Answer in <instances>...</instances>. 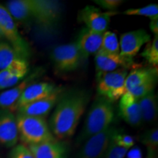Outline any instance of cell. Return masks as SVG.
I'll list each match as a JSON object with an SVG mask.
<instances>
[{"label":"cell","mask_w":158,"mask_h":158,"mask_svg":"<svg viewBox=\"0 0 158 158\" xmlns=\"http://www.w3.org/2000/svg\"><path fill=\"white\" fill-rule=\"evenodd\" d=\"M9 158H35L30 150L23 144H17L10 152Z\"/></svg>","instance_id":"30"},{"label":"cell","mask_w":158,"mask_h":158,"mask_svg":"<svg viewBox=\"0 0 158 158\" xmlns=\"http://www.w3.org/2000/svg\"><path fill=\"white\" fill-rule=\"evenodd\" d=\"M157 68H135L128 73L124 82V90L129 92L147 81L157 78Z\"/></svg>","instance_id":"21"},{"label":"cell","mask_w":158,"mask_h":158,"mask_svg":"<svg viewBox=\"0 0 158 158\" xmlns=\"http://www.w3.org/2000/svg\"><path fill=\"white\" fill-rule=\"evenodd\" d=\"M146 158H157V153H152V152H147V155Z\"/></svg>","instance_id":"35"},{"label":"cell","mask_w":158,"mask_h":158,"mask_svg":"<svg viewBox=\"0 0 158 158\" xmlns=\"http://www.w3.org/2000/svg\"><path fill=\"white\" fill-rule=\"evenodd\" d=\"M16 123L19 138L23 145H36L54 140L48 124L44 118L17 114Z\"/></svg>","instance_id":"3"},{"label":"cell","mask_w":158,"mask_h":158,"mask_svg":"<svg viewBox=\"0 0 158 158\" xmlns=\"http://www.w3.org/2000/svg\"><path fill=\"white\" fill-rule=\"evenodd\" d=\"M51 58L54 68L61 73L76 70L84 62L76 42L55 47L51 52Z\"/></svg>","instance_id":"7"},{"label":"cell","mask_w":158,"mask_h":158,"mask_svg":"<svg viewBox=\"0 0 158 158\" xmlns=\"http://www.w3.org/2000/svg\"><path fill=\"white\" fill-rule=\"evenodd\" d=\"M103 33L84 28L79 32L76 43L84 61L92 54H96L101 47Z\"/></svg>","instance_id":"18"},{"label":"cell","mask_w":158,"mask_h":158,"mask_svg":"<svg viewBox=\"0 0 158 158\" xmlns=\"http://www.w3.org/2000/svg\"><path fill=\"white\" fill-rule=\"evenodd\" d=\"M94 2L108 11H115L123 3L121 0H94Z\"/></svg>","instance_id":"32"},{"label":"cell","mask_w":158,"mask_h":158,"mask_svg":"<svg viewBox=\"0 0 158 158\" xmlns=\"http://www.w3.org/2000/svg\"><path fill=\"white\" fill-rule=\"evenodd\" d=\"M113 142L118 147L130 149L135 145V138L128 134L122 133L119 130L114 136Z\"/></svg>","instance_id":"29"},{"label":"cell","mask_w":158,"mask_h":158,"mask_svg":"<svg viewBox=\"0 0 158 158\" xmlns=\"http://www.w3.org/2000/svg\"><path fill=\"white\" fill-rule=\"evenodd\" d=\"M64 92V89L59 86L51 95L19 108L16 110L17 114L45 118L58 103Z\"/></svg>","instance_id":"12"},{"label":"cell","mask_w":158,"mask_h":158,"mask_svg":"<svg viewBox=\"0 0 158 158\" xmlns=\"http://www.w3.org/2000/svg\"><path fill=\"white\" fill-rule=\"evenodd\" d=\"M128 150L129 149L118 147L112 141L104 157L105 158H124Z\"/></svg>","instance_id":"31"},{"label":"cell","mask_w":158,"mask_h":158,"mask_svg":"<svg viewBox=\"0 0 158 158\" xmlns=\"http://www.w3.org/2000/svg\"><path fill=\"white\" fill-rule=\"evenodd\" d=\"M140 141L147 147V152L157 153L158 147V129L153 127L148 130L140 138Z\"/></svg>","instance_id":"26"},{"label":"cell","mask_w":158,"mask_h":158,"mask_svg":"<svg viewBox=\"0 0 158 158\" xmlns=\"http://www.w3.org/2000/svg\"><path fill=\"white\" fill-rule=\"evenodd\" d=\"M118 110L124 121L133 127H138L141 124L142 116L138 100L126 92L119 99Z\"/></svg>","instance_id":"17"},{"label":"cell","mask_w":158,"mask_h":158,"mask_svg":"<svg viewBox=\"0 0 158 158\" xmlns=\"http://www.w3.org/2000/svg\"><path fill=\"white\" fill-rule=\"evenodd\" d=\"M27 147L35 158H67L66 145L56 138Z\"/></svg>","instance_id":"19"},{"label":"cell","mask_w":158,"mask_h":158,"mask_svg":"<svg viewBox=\"0 0 158 158\" xmlns=\"http://www.w3.org/2000/svg\"><path fill=\"white\" fill-rule=\"evenodd\" d=\"M57 86L52 83L45 81H37L31 84L26 89L22 95L17 102L16 110L19 108L31 102L37 101L41 99L46 98L58 89Z\"/></svg>","instance_id":"16"},{"label":"cell","mask_w":158,"mask_h":158,"mask_svg":"<svg viewBox=\"0 0 158 158\" xmlns=\"http://www.w3.org/2000/svg\"><path fill=\"white\" fill-rule=\"evenodd\" d=\"M151 40V35L145 29L127 31L121 35L119 55L124 58L133 59L143 45Z\"/></svg>","instance_id":"11"},{"label":"cell","mask_w":158,"mask_h":158,"mask_svg":"<svg viewBox=\"0 0 158 158\" xmlns=\"http://www.w3.org/2000/svg\"><path fill=\"white\" fill-rule=\"evenodd\" d=\"M127 158H143V152L139 147H133L126 154Z\"/></svg>","instance_id":"33"},{"label":"cell","mask_w":158,"mask_h":158,"mask_svg":"<svg viewBox=\"0 0 158 158\" xmlns=\"http://www.w3.org/2000/svg\"><path fill=\"white\" fill-rule=\"evenodd\" d=\"M129 70L118 69L112 72L97 75V90L99 95L114 102L125 93L124 82Z\"/></svg>","instance_id":"5"},{"label":"cell","mask_w":158,"mask_h":158,"mask_svg":"<svg viewBox=\"0 0 158 158\" xmlns=\"http://www.w3.org/2000/svg\"><path fill=\"white\" fill-rule=\"evenodd\" d=\"M149 27L154 35H158V19L151 20L149 23Z\"/></svg>","instance_id":"34"},{"label":"cell","mask_w":158,"mask_h":158,"mask_svg":"<svg viewBox=\"0 0 158 158\" xmlns=\"http://www.w3.org/2000/svg\"><path fill=\"white\" fill-rule=\"evenodd\" d=\"M19 139L16 116L8 110L0 109V144L13 148Z\"/></svg>","instance_id":"14"},{"label":"cell","mask_w":158,"mask_h":158,"mask_svg":"<svg viewBox=\"0 0 158 158\" xmlns=\"http://www.w3.org/2000/svg\"><path fill=\"white\" fill-rule=\"evenodd\" d=\"M116 11H102L92 5H87L78 13V21L86 25V28L96 32L107 31L111 18L117 14Z\"/></svg>","instance_id":"10"},{"label":"cell","mask_w":158,"mask_h":158,"mask_svg":"<svg viewBox=\"0 0 158 158\" xmlns=\"http://www.w3.org/2000/svg\"><path fill=\"white\" fill-rule=\"evenodd\" d=\"M2 38H3V35H2V34L1 31H0V40L2 39Z\"/></svg>","instance_id":"36"},{"label":"cell","mask_w":158,"mask_h":158,"mask_svg":"<svg viewBox=\"0 0 158 158\" xmlns=\"http://www.w3.org/2000/svg\"><path fill=\"white\" fill-rule=\"evenodd\" d=\"M119 130L113 124L100 133L92 135L84 143L78 158H102L106 155L114 136Z\"/></svg>","instance_id":"6"},{"label":"cell","mask_w":158,"mask_h":158,"mask_svg":"<svg viewBox=\"0 0 158 158\" xmlns=\"http://www.w3.org/2000/svg\"><path fill=\"white\" fill-rule=\"evenodd\" d=\"M100 51L108 54H119V41L116 33L108 30L105 31Z\"/></svg>","instance_id":"24"},{"label":"cell","mask_w":158,"mask_h":158,"mask_svg":"<svg viewBox=\"0 0 158 158\" xmlns=\"http://www.w3.org/2000/svg\"><path fill=\"white\" fill-rule=\"evenodd\" d=\"M141 56L153 68L158 64V35H155L152 40L147 43Z\"/></svg>","instance_id":"25"},{"label":"cell","mask_w":158,"mask_h":158,"mask_svg":"<svg viewBox=\"0 0 158 158\" xmlns=\"http://www.w3.org/2000/svg\"><path fill=\"white\" fill-rule=\"evenodd\" d=\"M123 13L127 15H141L149 18L151 20H156L158 19V5L152 4L140 8H130Z\"/></svg>","instance_id":"27"},{"label":"cell","mask_w":158,"mask_h":158,"mask_svg":"<svg viewBox=\"0 0 158 158\" xmlns=\"http://www.w3.org/2000/svg\"><path fill=\"white\" fill-rule=\"evenodd\" d=\"M141 112L142 121L152 123L157 117V97L155 90L138 100Z\"/></svg>","instance_id":"22"},{"label":"cell","mask_w":158,"mask_h":158,"mask_svg":"<svg viewBox=\"0 0 158 158\" xmlns=\"http://www.w3.org/2000/svg\"><path fill=\"white\" fill-rule=\"evenodd\" d=\"M32 20L44 31H51L56 27L60 15V7L56 1L31 0Z\"/></svg>","instance_id":"8"},{"label":"cell","mask_w":158,"mask_h":158,"mask_svg":"<svg viewBox=\"0 0 158 158\" xmlns=\"http://www.w3.org/2000/svg\"><path fill=\"white\" fill-rule=\"evenodd\" d=\"M4 6L15 23L28 24L33 21L31 0H10Z\"/></svg>","instance_id":"20"},{"label":"cell","mask_w":158,"mask_h":158,"mask_svg":"<svg viewBox=\"0 0 158 158\" xmlns=\"http://www.w3.org/2000/svg\"><path fill=\"white\" fill-rule=\"evenodd\" d=\"M157 82V78H155L147 81V82L143 83L138 87H136L132 91L129 92V93L131 94L133 98H135L136 100H139L140 98H143L145 95H147L151 92L155 90Z\"/></svg>","instance_id":"28"},{"label":"cell","mask_w":158,"mask_h":158,"mask_svg":"<svg viewBox=\"0 0 158 158\" xmlns=\"http://www.w3.org/2000/svg\"><path fill=\"white\" fill-rule=\"evenodd\" d=\"M44 74L41 68L30 71L29 73L13 87L0 92V109L8 110L14 113L16 111L17 102L26 89L31 84L38 81L39 78Z\"/></svg>","instance_id":"9"},{"label":"cell","mask_w":158,"mask_h":158,"mask_svg":"<svg viewBox=\"0 0 158 158\" xmlns=\"http://www.w3.org/2000/svg\"><path fill=\"white\" fill-rule=\"evenodd\" d=\"M114 116L113 102L98 95L92 102L81 131L77 138V145H81L92 135L112 125Z\"/></svg>","instance_id":"2"},{"label":"cell","mask_w":158,"mask_h":158,"mask_svg":"<svg viewBox=\"0 0 158 158\" xmlns=\"http://www.w3.org/2000/svg\"><path fill=\"white\" fill-rule=\"evenodd\" d=\"M90 92L84 89L64 91L51 114L49 127L56 139L73 135L90 100Z\"/></svg>","instance_id":"1"},{"label":"cell","mask_w":158,"mask_h":158,"mask_svg":"<svg viewBox=\"0 0 158 158\" xmlns=\"http://www.w3.org/2000/svg\"><path fill=\"white\" fill-rule=\"evenodd\" d=\"M96 76L105 73L112 72L118 69H128L134 68L133 59L124 58L119 54H108L99 51L94 54Z\"/></svg>","instance_id":"13"},{"label":"cell","mask_w":158,"mask_h":158,"mask_svg":"<svg viewBox=\"0 0 158 158\" xmlns=\"http://www.w3.org/2000/svg\"><path fill=\"white\" fill-rule=\"evenodd\" d=\"M19 59L21 58L13 47L6 41L0 40V71L9 68Z\"/></svg>","instance_id":"23"},{"label":"cell","mask_w":158,"mask_h":158,"mask_svg":"<svg viewBox=\"0 0 158 158\" xmlns=\"http://www.w3.org/2000/svg\"><path fill=\"white\" fill-rule=\"evenodd\" d=\"M30 72L28 61L19 59L9 68L0 71V92L10 89L22 81Z\"/></svg>","instance_id":"15"},{"label":"cell","mask_w":158,"mask_h":158,"mask_svg":"<svg viewBox=\"0 0 158 158\" xmlns=\"http://www.w3.org/2000/svg\"><path fill=\"white\" fill-rule=\"evenodd\" d=\"M0 31L3 38L13 47L21 59L27 60L31 56V51L28 43L23 38L18 29L15 21L5 6L0 4Z\"/></svg>","instance_id":"4"}]
</instances>
